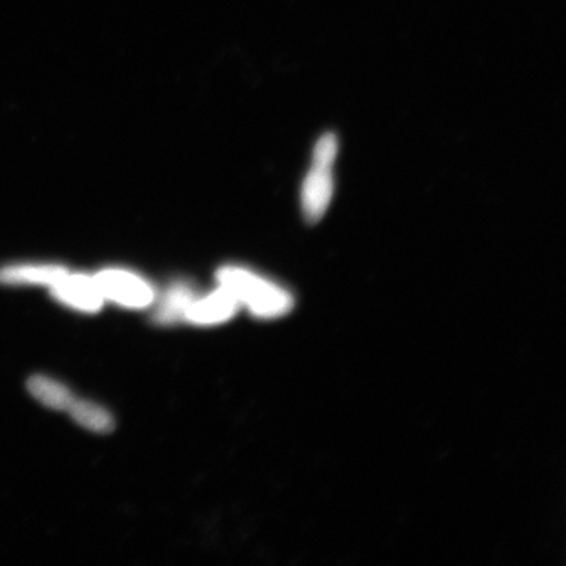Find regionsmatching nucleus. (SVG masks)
<instances>
[{"instance_id": "nucleus-2", "label": "nucleus", "mask_w": 566, "mask_h": 566, "mask_svg": "<svg viewBox=\"0 0 566 566\" xmlns=\"http://www.w3.org/2000/svg\"><path fill=\"white\" fill-rule=\"evenodd\" d=\"M337 151V138L332 134H325L317 140L313 167L304 180L302 190L303 212L310 223L321 221L334 196L335 181L332 167H334Z\"/></svg>"}, {"instance_id": "nucleus-1", "label": "nucleus", "mask_w": 566, "mask_h": 566, "mask_svg": "<svg viewBox=\"0 0 566 566\" xmlns=\"http://www.w3.org/2000/svg\"><path fill=\"white\" fill-rule=\"evenodd\" d=\"M217 277L221 286L235 296L239 303L245 304L253 316L275 318L286 315L293 308V296L285 289L245 269L226 266L218 272Z\"/></svg>"}, {"instance_id": "nucleus-5", "label": "nucleus", "mask_w": 566, "mask_h": 566, "mask_svg": "<svg viewBox=\"0 0 566 566\" xmlns=\"http://www.w3.org/2000/svg\"><path fill=\"white\" fill-rule=\"evenodd\" d=\"M239 302L228 290L221 289L205 296L202 300H196L190 306L187 315V322L197 325H214L229 322L238 313Z\"/></svg>"}, {"instance_id": "nucleus-8", "label": "nucleus", "mask_w": 566, "mask_h": 566, "mask_svg": "<svg viewBox=\"0 0 566 566\" xmlns=\"http://www.w3.org/2000/svg\"><path fill=\"white\" fill-rule=\"evenodd\" d=\"M28 389L41 405L54 410H67L75 400L67 387L61 385L60 381L41 377V375L28 380Z\"/></svg>"}, {"instance_id": "nucleus-6", "label": "nucleus", "mask_w": 566, "mask_h": 566, "mask_svg": "<svg viewBox=\"0 0 566 566\" xmlns=\"http://www.w3.org/2000/svg\"><path fill=\"white\" fill-rule=\"evenodd\" d=\"M197 300L192 285L187 282H177L168 289L165 298L153 316L154 323L159 325H172L187 322L190 306Z\"/></svg>"}, {"instance_id": "nucleus-3", "label": "nucleus", "mask_w": 566, "mask_h": 566, "mask_svg": "<svg viewBox=\"0 0 566 566\" xmlns=\"http://www.w3.org/2000/svg\"><path fill=\"white\" fill-rule=\"evenodd\" d=\"M104 300H109L129 308H145L154 302V290L138 275L117 271H104L94 277Z\"/></svg>"}, {"instance_id": "nucleus-9", "label": "nucleus", "mask_w": 566, "mask_h": 566, "mask_svg": "<svg viewBox=\"0 0 566 566\" xmlns=\"http://www.w3.org/2000/svg\"><path fill=\"white\" fill-rule=\"evenodd\" d=\"M67 412L82 428L95 431V433L106 434L115 429V421L108 410L94 405V402L75 399Z\"/></svg>"}, {"instance_id": "nucleus-7", "label": "nucleus", "mask_w": 566, "mask_h": 566, "mask_svg": "<svg viewBox=\"0 0 566 566\" xmlns=\"http://www.w3.org/2000/svg\"><path fill=\"white\" fill-rule=\"evenodd\" d=\"M66 273L65 268L56 265H12L0 269V282L4 285H46L52 287Z\"/></svg>"}, {"instance_id": "nucleus-4", "label": "nucleus", "mask_w": 566, "mask_h": 566, "mask_svg": "<svg viewBox=\"0 0 566 566\" xmlns=\"http://www.w3.org/2000/svg\"><path fill=\"white\" fill-rule=\"evenodd\" d=\"M51 289L54 298L69 307L84 313H97L103 307L104 298L94 277L67 272Z\"/></svg>"}]
</instances>
